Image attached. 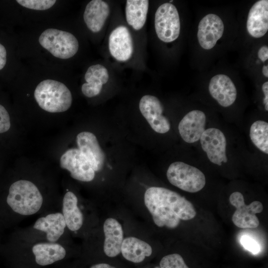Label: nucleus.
<instances>
[{
  "label": "nucleus",
  "mask_w": 268,
  "mask_h": 268,
  "mask_svg": "<svg viewBox=\"0 0 268 268\" xmlns=\"http://www.w3.org/2000/svg\"><path fill=\"white\" fill-rule=\"evenodd\" d=\"M208 89L211 96L224 107L233 104L237 97V90L234 83L225 74L213 76L209 82Z\"/></svg>",
  "instance_id": "18"
},
{
  "label": "nucleus",
  "mask_w": 268,
  "mask_h": 268,
  "mask_svg": "<svg viewBox=\"0 0 268 268\" xmlns=\"http://www.w3.org/2000/svg\"><path fill=\"white\" fill-rule=\"evenodd\" d=\"M89 268H117L116 267L106 263H98L91 265Z\"/></svg>",
  "instance_id": "33"
},
{
  "label": "nucleus",
  "mask_w": 268,
  "mask_h": 268,
  "mask_svg": "<svg viewBox=\"0 0 268 268\" xmlns=\"http://www.w3.org/2000/svg\"><path fill=\"white\" fill-rule=\"evenodd\" d=\"M159 266L161 268H189L179 254L165 256L161 259Z\"/></svg>",
  "instance_id": "26"
},
{
  "label": "nucleus",
  "mask_w": 268,
  "mask_h": 268,
  "mask_svg": "<svg viewBox=\"0 0 268 268\" xmlns=\"http://www.w3.org/2000/svg\"><path fill=\"white\" fill-rule=\"evenodd\" d=\"M84 78L86 82L81 86L82 92L87 97H92L100 93L103 84L109 79V73L104 66L97 64L88 67Z\"/></svg>",
  "instance_id": "23"
},
{
  "label": "nucleus",
  "mask_w": 268,
  "mask_h": 268,
  "mask_svg": "<svg viewBox=\"0 0 268 268\" xmlns=\"http://www.w3.org/2000/svg\"><path fill=\"white\" fill-rule=\"evenodd\" d=\"M10 126L9 114L6 109L0 104V134L8 131Z\"/></svg>",
  "instance_id": "28"
},
{
  "label": "nucleus",
  "mask_w": 268,
  "mask_h": 268,
  "mask_svg": "<svg viewBox=\"0 0 268 268\" xmlns=\"http://www.w3.org/2000/svg\"><path fill=\"white\" fill-rule=\"evenodd\" d=\"M166 176L172 185L189 193L201 191L206 182L205 177L200 170L180 161L170 165Z\"/></svg>",
  "instance_id": "7"
},
{
  "label": "nucleus",
  "mask_w": 268,
  "mask_h": 268,
  "mask_svg": "<svg viewBox=\"0 0 268 268\" xmlns=\"http://www.w3.org/2000/svg\"><path fill=\"white\" fill-rule=\"evenodd\" d=\"M21 6L26 8L39 10L48 9L56 3L55 0H17Z\"/></svg>",
  "instance_id": "27"
},
{
  "label": "nucleus",
  "mask_w": 268,
  "mask_h": 268,
  "mask_svg": "<svg viewBox=\"0 0 268 268\" xmlns=\"http://www.w3.org/2000/svg\"><path fill=\"white\" fill-rule=\"evenodd\" d=\"M152 253L151 246L137 238L129 237L123 241L121 254L126 261L132 263H141Z\"/></svg>",
  "instance_id": "22"
},
{
  "label": "nucleus",
  "mask_w": 268,
  "mask_h": 268,
  "mask_svg": "<svg viewBox=\"0 0 268 268\" xmlns=\"http://www.w3.org/2000/svg\"><path fill=\"white\" fill-rule=\"evenodd\" d=\"M60 166L67 170L71 178L88 182L95 177V171L85 156L77 148L66 151L60 158Z\"/></svg>",
  "instance_id": "10"
},
{
  "label": "nucleus",
  "mask_w": 268,
  "mask_h": 268,
  "mask_svg": "<svg viewBox=\"0 0 268 268\" xmlns=\"http://www.w3.org/2000/svg\"><path fill=\"white\" fill-rule=\"evenodd\" d=\"M149 268V267H146V268ZM153 268H160V266H155V267H154Z\"/></svg>",
  "instance_id": "35"
},
{
  "label": "nucleus",
  "mask_w": 268,
  "mask_h": 268,
  "mask_svg": "<svg viewBox=\"0 0 268 268\" xmlns=\"http://www.w3.org/2000/svg\"><path fill=\"white\" fill-rule=\"evenodd\" d=\"M206 116L200 110H193L187 113L178 125L179 134L188 143H194L199 139L205 130Z\"/></svg>",
  "instance_id": "17"
},
{
  "label": "nucleus",
  "mask_w": 268,
  "mask_h": 268,
  "mask_svg": "<svg viewBox=\"0 0 268 268\" xmlns=\"http://www.w3.org/2000/svg\"><path fill=\"white\" fill-rule=\"evenodd\" d=\"M259 58L263 62H265L268 59V47L266 46L261 47L258 51Z\"/></svg>",
  "instance_id": "31"
},
{
  "label": "nucleus",
  "mask_w": 268,
  "mask_h": 268,
  "mask_svg": "<svg viewBox=\"0 0 268 268\" xmlns=\"http://www.w3.org/2000/svg\"><path fill=\"white\" fill-rule=\"evenodd\" d=\"M224 24L221 19L215 14H208L200 21L198 26V39L201 46L212 49L222 37Z\"/></svg>",
  "instance_id": "13"
},
{
  "label": "nucleus",
  "mask_w": 268,
  "mask_h": 268,
  "mask_svg": "<svg viewBox=\"0 0 268 268\" xmlns=\"http://www.w3.org/2000/svg\"><path fill=\"white\" fill-rule=\"evenodd\" d=\"M68 231L76 233L81 229L84 217L78 205V199L72 191H67L61 200V209Z\"/></svg>",
  "instance_id": "16"
},
{
  "label": "nucleus",
  "mask_w": 268,
  "mask_h": 268,
  "mask_svg": "<svg viewBox=\"0 0 268 268\" xmlns=\"http://www.w3.org/2000/svg\"><path fill=\"white\" fill-rule=\"evenodd\" d=\"M6 63V51L5 47L0 43V70L2 69Z\"/></svg>",
  "instance_id": "30"
},
{
  "label": "nucleus",
  "mask_w": 268,
  "mask_h": 268,
  "mask_svg": "<svg viewBox=\"0 0 268 268\" xmlns=\"http://www.w3.org/2000/svg\"><path fill=\"white\" fill-rule=\"evenodd\" d=\"M149 6L147 0H128L126 5V17L128 23L138 30L144 26Z\"/></svg>",
  "instance_id": "24"
},
{
  "label": "nucleus",
  "mask_w": 268,
  "mask_h": 268,
  "mask_svg": "<svg viewBox=\"0 0 268 268\" xmlns=\"http://www.w3.org/2000/svg\"><path fill=\"white\" fill-rule=\"evenodd\" d=\"M250 137L255 145L266 154L268 153V123L257 121L251 126Z\"/></svg>",
  "instance_id": "25"
},
{
  "label": "nucleus",
  "mask_w": 268,
  "mask_h": 268,
  "mask_svg": "<svg viewBox=\"0 0 268 268\" xmlns=\"http://www.w3.org/2000/svg\"><path fill=\"white\" fill-rule=\"evenodd\" d=\"M155 29L158 38L164 42H171L178 38L180 32V21L175 5L164 3L157 8L154 19Z\"/></svg>",
  "instance_id": "8"
},
{
  "label": "nucleus",
  "mask_w": 268,
  "mask_h": 268,
  "mask_svg": "<svg viewBox=\"0 0 268 268\" xmlns=\"http://www.w3.org/2000/svg\"><path fill=\"white\" fill-rule=\"evenodd\" d=\"M262 90L265 95L264 103L266 111H268V82H265L262 85Z\"/></svg>",
  "instance_id": "32"
},
{
  "label": "nucleus",
  "mask_w": 268,
  "mask_h": 268,
  "mask_svg": "<svg viewBox=\"0 0 268 268\" xmlns=\"http://www.w3.org/2000/svg\"><path fill=\"white\" fill-rule=\"evenodd\" d=\"M247 29L249 34L256 38L263 37L268 30V0H260L249 10Z\"/></svg>",
  "instance_id": "19"
},
{
  "label": "nucleus",
  "mask_w": 268,
  "mask_h": 268,
  "mask_svg": "<svg viewBox=\"0 0 268 268\" xmlns=\"http://www.w3.org/2000/svg\"><path fill=\"white\" fill-rule=\"evenodd\" d=\"M241 243L246 249L253 254L258 253L260 250L258 243L251 237L243 236L241 239Z\"/></svg>",
  "instance_id": "29"
},
{
  "label": "nucleus",
  "mask_w": 268,
  "mask_h": 268,
  "mask_svg": "<svg viewBox=\"0 0 268 268\" xmlns=\"http://www.w3.org/2000/svg\"><path fill=\"white\" fill-rule=\"evenodd\" d=\"M21 230L27 234L48 242L67 243L68 230L60 210L41 215L32 225Z\"/></svg>",
  "instance_id": "5"
},
{
  "label": "nucleus",
  "mask_w": 268,
  "mask_h": 268,
  "mask_svg": "<svg viewBox=\"0 0 268 268\" xmlns=\"http://www.w3.org/2000/svg\"><path fill=\"white\" fill-rule=\"evenodd\" d=\"M262 72L264 76L268 77V66H264L262 69Z\"/></svg>",
  "instance_id": "34"
},
{
  "label": "nucleus",
  "mask_w": 268,
  "mask_h": 268,
  "mask_svg": "<svg viewBox=\"0 0 268 268\" xmlns=\"http://www.w3.org/2000/svg\"><path fill=\"white\" fill-rule=\"evenodd\" d=\"M109 49L111 55L117 61L125 62L131 58L134 51L133 41L127 27L121 25L111 32Z\"/></svg>",
  "instance_id": "14"
},
{
  "label": "nucleus",
  "mask_w": 268,
  "mask_h": 268,
  "mask_svg": "<svg viewBox=\"0 0 268 268\" xmlns=\"http://www.w3.org/2000/svg\"><path fill=\"white\" fill-rule=\"evenodd\" d=\"M78 149L87 159L95 172L103 167L105 156L95 135L92 133L82 132L76 136Z\"/></svg>",
  "instance_id": "15"
},
{
  "label": "nucleus",
  "mask_w": 268,
  "mask_h": 268,
  "mask_svg": "<svg viewBox=\"0 0 268 268\" xmlns=\"http://www.w3.org/2000/svg\"><path fill=\"white\" fill-rule=\"evenodd\" d=\"M145 205L158 227L176 228L180 220H189L196 215L193 204L185 197L168 189L152 187L145 192Z\"/></svg>",
  "instance_id": "1"
},
{
  "label": "nucleus",
  "mask_w": 268,
  "mask_h": 268,
  "mask_svg": "<svg viewBox=\"0 0 268 268\" xmlns=\"http://www.w3.org/2000/svg\"><path fill=\"white\" fill-rule=\"evenodd\" d=\"M34 96L40 108L50 113L65 112L72 103L69 89L64 83L52 79L40 82L35 89Z\"/></svg>",
  "instance_id": "4"
},
{
  "label": "nucleus",
  "mask_w": 268,
  "mask_h": 268,
  "mask_svg": "<svg viewBox=\"0 0 268 268\" xmlns=\"http://www.w3.org/2000/svg\"><path fill=\"white\" fill-rule=\"evenodd\" d=\"M16 246L21 254L32 257L39 266H47L64 259L67 254V243H52L34 237L21 230L17 234Z\"/></svg>",
  "instance_id": "3"
},
{
  "label": "nucleus",
  "mask_w": 268,
  "mask_h": 268,
  "mask_svg": "<svg viewBox=\"0 0 268 268\" xmlns=\"http://www.w3.org/2000/svg\"><path fill=\"white\" fill-rule=\"evenodd\" d=\"M5 202L20 220L61 209V205L47 200L38 186L27 179H19L10 185Z\"/></svg>",
  "instance_id": "2"
},
{
  "label": "nucleus",
  "mask_w": 268,
  "mask_h": 268,
  "mask_svg": "<svg viewBox=\"0 0 268 268\" xmlns=\"http://www.w3.org/2000/svg\"><path fill=\"white\" fill-rule=\"evenodd\" d=\"M229 201L236 208L232 217L235 226L241 228H255L259 225V220L256 214L263 210V205L260 201H254L247 205L243 195L239 192L231 194Z\"/></svg>",
  "instance_id": "9"
},
{
  "label": "nucleus",
  "mask_w": 268,
  "mask_h": 268,
  "mask_svg": "<svg viewBox=\"0 0 268 268\" xmlns=\"http://www.w3.org/2000/svg\"><path fill=\"white\" fill-rule=\"evenodd\" d=\"M139 108L142 116L156 133L164 134L170 129L169 121L163 115V108L155 96L146 95L140 99Z\"/></svg>",
  "instance_id": "11"
},
{
  "label": "nucleus",
  "mask_w": 268,
  "mask_h": 268,
  "mask_svg": "<svg viewBox=\"0 0 268 268\" xmlns=\"http://www.w3.org/2000/svg\"><path fill=\"white\" fill-rule=\"evenodd\" d=\"M103 231L105 236L104 253L108 257H116L121 254L124 240L122 225L116 219L108 218L104 223Z\"/></svg>",
  "instance_id": "20"
},
{
  "label": "nucleus",
  "mask_w": 268,
  "mask_h": 268,
  "mask_svg": "<svg viewBox=\"0 0 268 268\" xmlns=\"http://www.w3.org/2000/svg\"><path fill=\"white\" fill-rule=\"evenodd\" d=\"M172 1H173V0H170V3H171V2H172Z\"/></svg>",
  "instance_id": "36"
},
{
  "label": "nucleus",
  "mask_w": 268,
  "mask_h": 268,
  "mask_svg": "<svg viewBox=\"0 0 268 268\" xmlns=\"http://www.w3.org/2000/svg\"><path fill=\"white\" fill-rule=\"evenodd\" d=\"M109 13L110 8L107 2L102 0H92L86 6L84 21L90 31L97 33L103 28Z\"/></svg>",
  "instance_id": "21"
},
{
  "label": "nucleus",
  "mask_w": 268,
  "mask_h": 268,
  "mask_svg": "<svg viewBox=\"0 0 268 268\" xmlns=\"http://www.w3.org/2000/svg\"><path fill=\"white\" fill-rule=\"evenodd\" d=\"M42 47L54 57L67 59L73 57L78 50V42L71 33L57 29L44 31L39 38Z\"/></svg>",
  "instance_id": "6"
},
{
  "label": "nucleus",
  "mask_w": 268,
  "mask_h": 268,
  "mask_svg": "<svg viewBox=\"0 0 268 268\" xmlns=\"http://www.w3.org/2000/svg\"><path fill=\"white\" fill-rule=\"evenodd\" d=\"M201 147L212 163L221 165L226 163V139L224 134L219 129L209 128L204 131L200 138Z\"/></svg>",
  "instance_id": "12"
}]
</instances>
